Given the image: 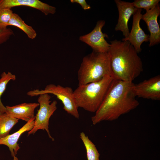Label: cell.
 Returning <instances> with one entry per match:
<instances>
[{"instance_id":"1","label":"cell","mask_w":160,"mask_h":160,"mask_svg":"<svg viewBox=\"0 0 160 160\" xmlns=\"http://www.w3.org/2000/svg\"><path fill=\"white\" fill-rule=\"evenodd\" d=\"M133 84L114 78L102 103L91 118L92 124L116 120L137 107L139 103L132 90Z\"/></svg>"},{"instance_id":"2","label":"cell","mask_w":160,"mask_h":160,"mask_svg":"<svg viewBox=\"0 0 160 160\" xmlns=\"http://www.w3.org/2000/svg\"><path fill=\"white\" fill-rule=\"evenodd\" d=\"M108 52L114 78L132 82L143 71L141 60L128 41H111Z\"/></svg>"},{"instance_id":"3","label":"cell","mask_w":160,"mask_h":160,"mask_svg":"<svg viewBox=\"0 0 160 160\" xmlns=\"http://www.w3.org/2000/svg\"><path fill=\"white\" fill-rule=\"evenodd\" d=\"M77 75L78 86L98 81L106 76L113 77L108 52L92 51L84 57Z\"/></svg>"},{"instance_id":"4","label":"cell","mask_w":160,"mask_h":160,"mask_svg":"<svg viewBox=\"0 0 160 160\" xmlns=\"http://www.w3.org/2000/svg\"><path fill=\"white\" fill-rule=\"evenodd\" d=\"M114 78L105 76L98 81L78 87L73 91L77 107L95 112L102 103Z\"/></svg>"},{"instance_id":"5","label":"cell","mask_w":160,"mask_h":160,"mask_svg":"<svg viewBox=\"0 0 160 160\" xmlns=\"http://www.w3.org/2000/svg\"><path fill=\"white\" fill-rule=\"evenodd\" d=\"M44 93L52 94L56 96L62 102L63 109L65 111L75 118H79L78 108L75 102L73 91L71 87L50 84L47 85L44 89H34L28 92L27 95L33 97Z\"/></svg>"},{"instance_id":"6","label":"cell","mask_w":160,"mask_h":160,"mask_svg":"<svg viewBox=\"0 0 160 160\" xmlns=\"http://www.w3.org/2000/svg\"><path fill=\"white\" fill-rule=\"evenodd\" d=\"M38 99L39 108L35 116L34 126L28 133L29 135L34 134L39 129L46 130L49 137L52 140L54 139L51 135L49 129L50 117L57 109V101L54 100L51 103V97L49 94L44 93L39 95Z\"/></svg>"},{"instance_id":"7","label":"cell","mask_w":160,"mask_h":160,"mask_svg":"<svg viewBox=\"0 0 160 160\" xmlns=\"http://www.w3.org/2000/svg\"><path fill=\"white\" fill-rule=\"evenodd\" d=\"M104 20L98 21L94 29L89 33L79 37V40L90 46L93 51L99 52H108L110 44L107 42L105 38H108V35L103 33L102 28L105 25Z\"/></svg>"},{"instance_id":"8","label":"cell","mask_w":160,"mask_h":160,"mask_svg":"<svg viewBox=\"0 0 160 160\" xmlns=\"http://www.w3.org/2000/svg\"><path fill=\"white\" fill-rule=\"evenodd\" d=\"M132 90L135 97L160 100V76H156L137 84H134Z\"/></svg>"},{"instance_id":"9","label":"cell","mask_w":160,"mask_h":160,"mask_svg":"<svg viewBox=\"0 0 160 160\" xmlns=\"http://www.w3.org/2000/svg\"><path fill=\"white\" fill-rule=\"evenodd\" d=\"M142 9H137L133 15L132 26L129 36L122 39V41H128L134 47L137 52L139 53L141 50V46L144 42L149 41V35L146 34L141 28L140 21L142 14Z\"/></svg>"},{"instance_id":"10","label":"cell","mask_w":160,"mask_h":160,"mask_svg":"<svg viewBox=\"0 0 160 160\" xmlns=\"http://www.w3.org/2000/svg\"><path fill=\"white\" fill-rule=\"evenodd\" d=\"M119 12L118 22L115 30L121 31L124 38L127 37L129 34L128 26L129 20L132 15H133L137 10L133 5L132 2L120 0H115Z\"/></svg>"},{"instance_id":"11","label":"cell","mask_w":160,"mask_h":160,"mask_svg":"<svg viewBox=\"0 0 160 160\" xmlns=\"http://www.w3.org/2000/svg\"><path fill=\"white\" fill-rule=\"evenodd\" d=\"M160 15L159 4L151 9L146 11L142 15L141 19L146 23L150 33L149 37V47L153 46L160 42V28L157 18Z\"/></svg>"},{"instance_id":"12","label":"cell","mask_w":160,"mask_h":160,"mask_svg":"<svg viewBox=\"0 0 160 160\" xmlns=\"http://www.w3.org/2000/svg\"><path fill=\"white\" fill-rule=\"evenodd\" d=\"M30 7L41 11L46 15L53 14L56 8L39 0H0V9L17 6Z\"/></svg>"},{"instance_id":"13","label":"cell","mask_w":160,"mask_h":160,"mask_svg":"<svg viewBox=\"0 0 160 160\" xmlns=\"http://www.w3.org/2000/svg\"><path fill=\"white\" fill-rule=\"evenodd\" d=\"M39 106L38 103H23L11 106H7L5 113L10 116L27 122L35 117L34 110Z\"/></svg>"},{"instance_id":"14","label":"cell","mask_w":160,"mask_h":160,"mask_svg":"<svg viewBox=\"0 0 160 160\" xmlns=\"http://www.w3.org/2000/svg\"><path fill=\"white\" fill-rule=\"evenodd\" d=\"M35 119V116L30 119L17 131L0 138V145H4L7 146L12 156H15L20 148L17 142L20 136L25 132L30 131L32 129L34 126Z\"/></svg>"},{"instance_id":"15","label":"cell","mask_w":160,"mask_h":160,"mask_svg":"<svg viewBox=\"0 0 160 160\" xmlns=\"http://www.w3.org/2000/svg\"><path fill=\"white\" fill-rule=\"evenodd\" d=\"M16 27L23 31L28 38L34 39L36 36V31L31 26L27 25L17 14L13 13L8 24V26Z\"/></svg>"},{"instance_id":"16","label":"cell","mask_w":160,"mask_h":160,"mask_svg":"<svg viewBox=\"0 0 160 160\" xmlns=\"http://www.w3.org/2000/svg\"><path fill=\"white\" fill-rule=\"evenodd\" d=\"M18 120L8 116L6 113L0 114V138L9 135L10 131Z\"/></svg>"},{"instance_id":"17","label":"cell","mask_w":160,"mask_h":160,"mask_svg":"<svg viewBox=\"0 0 160 160\" xmlns=\"http://www.w3.org/2000/svg\"><path fill=\"white\" fill-rule=\"evenodd\" d=\"M80 137L86 151L87 160H100V155L95 145L83 132L80 133Z\"/></svg>"},{"instance_id":"18","label":"cell","mask_w":160,"mask_h":160,"mask_svg":"<svg viewBox=\"0 0 160 160\" xmlns=\"http://www.w3.org/2000/svg\"><path fill=\"white\" fill-rule=\"evenodd\" d=\"M16 79V76L11 72H3L1 75L0 78V114L5 113L6 107L2 103L1 97L6 89L8 83L11 80L14 81Z\"/></svg>"},{"instance_id":"19","label":"cell","mask_w":160,"mask_h":160,"mask_svg":"<svg viewBox=\"0 0 160 160\" xmlns=\"http://www.w3.org/2000/svg\"><path fill=\"white\" fill-rule=\"evenodd\" d=\"M159 0H135L132 2L133 5L137 9H143L148 10L159 4Z\"/></svg>"},{"instance_id":"20","label":"cell","mask_w":160,"mask_h":160,"mask_svg":"<svg viewBox=\"0 0 160 160\" xmlns=\"http://www.w3.org/2000/svg\"><path fill=\"white\" fill-rule=\"evenodd\" d=\"M13 14L11 9H0V27H7Z\"/></svg>"},{"instance_id":"21","label":"cell","mask_w":160,"mask_h":160,"mask_svg":"<svg viewBox=\"0 0 160 160\" xmlns=\"http://www.w3.org/2000/svg\"><path fill=\"white\" fill-rule=\"evenodd\" d=\"M14 34L11 28L0 27V45L6 42Z\"/></svg>"},{"instance_id":"22","label":"cell","mask_w":160,"mask_h":160,"mask_svg":"<svg viewBox=\"0 0 160 160\" xmlns=\"http://www.w3.org/2000/svg\"><path fill=\"white\" fill-rule=\"evenodd\" d=\"M72 3H77L81 6L84 10L89 9L91 8L90 6L88 4L85 0H71Z\"/></svg>"},{"instance_id":"23","label":"cell","mask_w":160,"mask_h":160,"mask_svg":"<svg viewBox=\"0 0 160 160\" xmlns=\"http://www.w3.org/2000/svg\"><path fill=\"white\" fill-rule=\"evenodd\" d=\"M13 159L12 160H19L15 156H13Z\"/></svg>"}]
</instances>
